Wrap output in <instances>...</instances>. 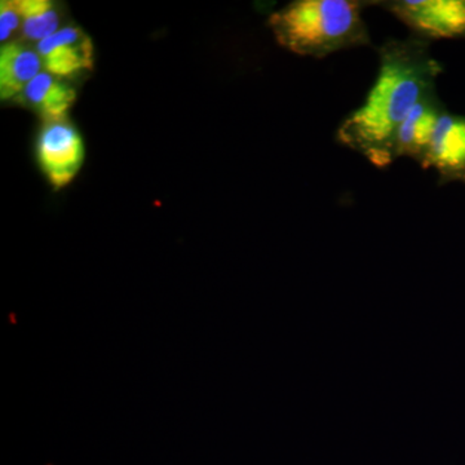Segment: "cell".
<instances>
[{"instance_id": "cell-4", "label": "cell", "mask_w": 465, "mask_h": 465, "mask_svg": "<svg viewBox=\"0 0 465 465\" xmlns=\"http://www.w3.org/2000/svg\"><path fill=\"white\" fill-rule=\"evenodd\" d=\"M84 143L74 125L66 119L45 122L36 142V157L52 185L63 188L81 170Z\"/></svg>"}, {"instance_id": "cell-3", "label": "cell", "mask_w": 465, "mask_h": 465, "mask_svg": "<svg viewBox=\"0 0 465 465\" xmlns=\"http://www.w3.org/2000/svg\"><path fill=\"white\" fill-rule=\"evenodd\" d=\"M376 5L427 41L465 39V0H391Z\"/></svg>"}, {"instance_id": "cell-5", "label": "cell", "mask_w": 465, "mask_h": 465, "mask_svg": "<svg viewBox=\"0 0 465 465\" xmlns=\"http://www.w3.org/2000/svg\"><path fill=\"white\" fill-rule=\"evenodd\" d=\"M434 168L439 183H461L465 185V116L440 115L428 150L424 170Z\"/></svg>"}, {"instance_id": "cell-10", "label": "cell", "mask_w": 465, "mask_h": 465, "mask_svg": "<svg viewBox=\"0 0 465 465\" xmlns=\"http://www.w3.org/2000/svg\"><path fill=\"white\" fill-rule=\"evenodd\" d=\"M58 23H60V18H58L57 12L51 8L36 16L24 18L23 33L25 38L39 43L60 30Z\"/></svg>"}, {"instance_id": "cell-8", "label": "cell", "mask_w": 465, "mask_h": 465, "mask_svg": "<svg viewBox=\"0 0 465 465\" xmlns=\"http://www.w3.org/2000/svg\"><path fill=\"white\" fill-rule=\"evenodd\" d=\"M43 60L38 51L23 43L3 45L0 51V94L3 100L20 97L27 84L41 74Z\"/></svg>"}, {"instance_id": "cell-2", "label": "cell", "mask_w": 465, "mask_h": 465, "mask_svg": "<svg viewBox=\"0 0 465 465\" xmlns=\"http://www.w3.org/2000/svg\"><path fill=\"white\" fill-rule=\"evenodd\" d=\"M376 2L296 0L269 18L277 42L300 54L322 58L371 43L363 8Z\"/></svg>"}, {"instance_id": "cell-7", "label": "cell", "mask_w": 465, "mask_h": 465, "mask_svg": "<svg viewBox=\"0 0 465 465\" xmlns=\"http://www.w3.org/2000/svg\"><path fill=\"white\" fill-rule=\"evenodd\" d=\"M445 112L436 92L419 101L397 130L394 157H410L424 168L434 130Z\"/></svg>"}, {"instance_id": "cell-9", "label": "cell", "mask_w": 465, "mask_h": 465, "mask_svg": "<svg viewBox=\"0 0 465 465\" xmlns=\"http://www.w3.org/2000/svg\"><path fill=\"white\" fill-rule=\"evenodd\" d=\"M25 105L38 110L47 121L65 119L76 99V92L50 73L42 72L26 85L18 97Z\"/></svg>"}, {"instance_id": "cell-1", "label": "cell", "mask_w": 465, "mask_h": 465, "mask_svg": "<svg viewBox=\"0 0 465 465\" xmlns=\"http://www.w3.org/2000/svg\"><path fill=\"white\" fill-rule=\"evenodd\" d=\"M420 36L391 39L379 48V73L365 103L339 125L336 139L374 166L396 161L394 140L403 119L419 101L436 92L443 67Z\"/></svg>"}, {"instance_id": "cell-11", "label": "cell", "mask_w": 465, "mask_h": 465, "mask_svg": "<svg viewBox=\"0 0 465 465\" xmlns=\"http://www.w3.org/2000/svg\"><path fill=\"white\" fill-rule=\"evenodd\" d=\"M23 17L16 7L15 0H3L0 3V41H8L12 33L16 32Z\"/></svg>"}, {"instance_id": "cell-6", "label": "cell", "mask_w": 465, "mask_h": 465, "mask_svg": "<svg viewBox=\"0 0 465 465\" xmlns=\"http://www.w3.org/2000/svg\"><path fill=\"white\" fill-rule=\"evenodd\" d=\"M36 51L47 72L57 78H67L94 67V45L79 27H63L36 43Z\"/></svg>"}]
</instances>
